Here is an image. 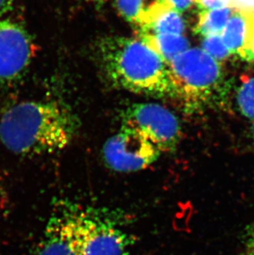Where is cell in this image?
<instances>
[{
    "label": "cell",
    "instance_id": "cell-1",
    "mask_svg": "<svg viewBox=\"0 0 254 255\" xmlns=\"http://www.w3.org/2000/svg\"><path fill=\"white\" fill-rule=\"evenodd\" d=\"M79 128L75 114L61 102H21L0 118V141L22 156L51 154L67 147Z\"/></svg>",
    "mask_w": 254,
    "mask_h": 255
},
{
    "label": "cell",
    "instance_id": "cell-2",
    "mask_svg": "<svg viewBox=\"0 0 254 255\" xmlns=\"http://www.w3.org/2000/svg\"><path fill=\"white\" fill-rule=\"evenodd\" d=\"M102 68L115 86L134 94L175 98L168 65L140 39L112 36L99 46Z\"/></svg>",
    "mask_w": 254,
    "mask_h": 255
},
{
    "label": "cell",
    "instance_id": "cell-3",
    "mask_svg": "<svg viewBox=\"0 0 254 255\" xmlns=\"http://www.w3.org/2000/svg\"><path fill=\"white\" fill-rule=\"evenodd\" d=\"M167 65L175 98L190 109H199L224 92L220 63L202 49H188Z\"/></svg>",
    "mask_w": 254,
    "mask_h": 255
},
{
    "label": "cell",
    "instance_id": "cell-4",
    "mask_svg": "<svg viewBox=\"0 0 254 255\" xmlns=\"http://www.w3.org/2000/svg\"><path fill=\"white\" fill-rule=\"evenodd\" d=\"M85 210L69 202L55 205L35 255H84Z\"/></svg>",
    "mask_w": 254,
    "mask_h": 255
},
{
    "label": "cell",
    "instance_id": "cell-5",
    "mask_svg": "<svg viewBox=\"0 0 254 255\" xmlns=\"http://www.w3.org/2000/svg\"><path fill=\"white\" fill-rule=\"evenodd\" d=\"M160 149L149 138L134 128L123 126L106 141L103 158L106 164L118 172H135L146 169L160 156Z\"/></svg>",
    "mask_w": 254,
    "mask_h": 255
},
{
    "label": "cell",
    "instance_id": "cell-6",
    "mask_svg": "<svg viewBox=\"0 0 254 255\" xmlns=\"http://www.w3.org/2000/svg\"><path fill=\"white\" fill-rule=\"evenodd\" d=\"M123 126L139 130L161 152L175 149L182 134L177 117L164 107L151 103L128 107L123 113Z\"/></svg>",
    "mask_w": 254,
    "mask_h": 255
},
{
    "label": "cell",
    "instance_id": "cell-7",
    "mask_svg": "<svg viewBox=\"0 0 254 255\" xmlns=\"http://www.w3.org/2000/svg\"><path fill=\"white\" fill-rule=\"evenodd\" d=\"M33 52L32 40L25 27L0 17V84L10 85L21 79Z\"/></svg>",
    "mask_w": 254,
    "mask_h": 255
},
{
    "label": "cell",
    "instance_id": "cell-8",
    "mask_svg": "<svg viewBox=\"0 0 254 255\" xmlns=\"http://www.w3.org/2000/svg\"><path fill=\"white\" fill-rule=\"evenodd\" d=\"M132 241L115 222L85 210L84 255H127Z\"/></svg>",
    "mask_w": 254,
    "mask_h": 255
},
{
    "label": "cell",
    "instance_id": "cell-9",
    "mask_svg": "<svg viewBox=\"0 0 254 255\" xmlns=\"http://www.w3.org/2000/svg\"><path fill=\"white\" fill-rule=\"evenodd\" d=\"M186 22L181 12L159 0L146 12L138 26L139 35L150 34H178L183 35Z\"/></svg>",
    "mask_w": 254,
    "mask_h": 255
},
{
    "label": "cell",
    "instance_id": "cell-10",
    "mask_svg": "<svg viewBox=\"0 0 254 255\" xmlns=\"http://www.w3.org/2000/svg\"><path fill=\"white\" fill-rule=\"evenodd\" d=\"M139 39L155 51L167 65L177 56L190 49L189 41L183 35L144 34L139 35Z\"/></svg>",
    "mask_w": 254,
    "mask_h": 255
},
{
    "label": "cell",
    "instance_id": "cell-11",
    "mask_svg": "<svg viewBox=\"0 0 254 255\" xmlns=\"http://www.w3.org/2000/svg\"><path fill=\"white\" fill-rule=\"evenodd\" d=\"M247 22V7H235L221 36L230 54L240 56L246 38Z\"/></svg>",
    "mask_w": 254,
    "mask_h": 255
},
{
    "label": "cell",
    "instance_id": "cell-12",
    "mask_svg": "<svg viewBox=\"0 0 254 255\" xmlns=\"http://www.w3.org/2000/svg\"><path fill=\"white\" fill-rule=\"evenodd\" d=\"M234 8V6H228L216 9L200 11L195 32L204 37L222 33Z\"/></svg>",
    "mask_w": 254,
    "mask_h": 255
},
{
    "label": "cell",
    "instance_id": "cell-13",
    "mask_svg": "<svg viewBox=\"0 0 254 255\" xmlns=\"http://www.w3.org/2000/svg\"><path fill=\"white\" fill-rule=\"evenodd\" d=\"M159 0H115L116 7L127 22L138 27L146 12Z\"/></svg>",
    "mask_w": 254,
    "mask_h": 255
},
{
    "label": "cell",
    "instance_id": "cell-14",
    "mask_svg": "<svg viewBox=\"0 0 254 255\" xmlns=\"http://www.w3.org/2000/svg\"><path fill=\"white\" fill-rule=\"evenodd\" d=\"M242 84L238 92L240 111L245 117L254 120V77L242 76Z\"/></svg>",
    "mask_w": 254,
    "mask_h": 255
},
{
    "label": "cell",
    "instance_id": "cell-15",
    "mask_svg": "<svg viewBox=\"0 0 254 255\" xmlns=\"http://www.w3.org/2000/svg\"><path fill=\"white\" fill-rule=\"evenodd\" d=\"M202 49L209 56L215 59L216 61H221L228 59L231 55L228 49L225 46L220 35L204 37L202 41Z\"/></svg>",
    "mask_w": 254,
    "mask_h": 255
},
{
    "label": "cell",
    "instance_id": "cell-16",
    "mask_svg": "<svg viewBox=\"0 0 254 255\" xmlns=\"http://www.w3.org/2000/svg\"><path fill=\"white\" fill-rule=\"evenodd\" d=\"M247 17L246 38L240 56L247 61L254 62V8L247 7Z\"/></svg>",
    "mask_w": 254,
    "mask_h": 255
},
{
    "label": "cell",
    "instance_id": "cell-17",
    "mask_svg": "<svg viewBox=\"0 0 254 255\" xmlns=\"http://www.w3.org/2000/svg\"><path fill=\"white\" fill-rule=\"evenodd\" d=\"M200 11L228 7L229 0H195Z\"/></svg>",
    "mask_w": 254,
    "mask_h": 255
},
{
    "label": "cell",
    "instance_id": "cell-18",
    "mask_svg": "<svg viewBox=\"0 0 254 255\" xmlns=\"http://www.w3.org/2000/svg\"><path fill=\"white\" fill-rule=\"evenodd\" d=\"M164 3L179 12L189 9L195 3V0H162Z\"/></svg>",
    "mask_w": 254,
    "mask_h": 255
},
{
    "label": "cell",
    "instance_id": "cell-19",
    "mask_svg": "<svg viewBox=\"0 0 254 255\" xmlns=\"http://www.w3.org/2000/svg\"><path fill=\"white\" fill-rule=\"evenodd\" d=\"M14 2L15 0H0V17L12 9Z\"/></svg>",
    "mask_w": 254,
    "mask_h": 255
},
{
    "label": "cell",
    "instance_id": "cell-20",
    "mask_svg": "<svg viewBox=\"0 0 254 255\" xmlns=\"http://www.w3.org/2000/svg\"><path fill=\"white\" fill-rule=\"evenodd\" d=\"M247 250L254 252V223L248 231Z\"/></svg>",
    "mask_w": 254,
    "mask_h": 255
},
{
    "label": "cell",
    "instance_id": "cell-21",
    "mask_svg": "<svg viewBox=\"0 0 254 255\" xmlns=\"http://www.w3.org/2000/svg\"><path fill=\"white\" fill-rule=\"evenodd\" d=\"M244 255H254V251H249V250H247L246 253Z\"/></svg>",
    "mask_w": 254,
    "mask_h": 255
},
{
    "label": "cell",
    "instance_id": "cell-22",
    "mask_svg": "<svg viewBox=\"0 0 254 255\" xmlns=\"http://www.w3.org/2000/svg\"><path fill=\"white\" fill-rule=\"evenodd\" d=\"M91 1H95V2H100L102 0H91Z\"/></svg>",
    "mask_w": 254,
    "mask_h": 255
},
{
    "label": "cell",
    "instance_id": "cell-23",
    "mask_svg": "<svg viewBox=\"0 0 254 255\" xmlns=\"http://www.w3.org/2000/svg\"><path fill=\"white\" fill-rule=\"evenodd\" d=\"M253 133H254V125H253Z\"/></svg>",
    "mask_w": 254,
    "mask_h": 255
}]
</instances>
